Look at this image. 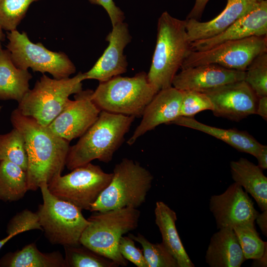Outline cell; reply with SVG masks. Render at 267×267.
I'll use <instances>...</instances> for the list:
<instances>
[{"label":"cell","instance_id":"cell-4","mask_svg":"<svg viewBox=\"0 0 267 267\" xmlns=\"http://www.w3.org/2000/svg\"><path fill=\"white\" fill-rule=\"evenodd\" d=\"M94 212L88 219L90 223L81 235L80 243L119 266H127L128 261L120 254L119 243L124 234L138 226L140 211L125 207Z\"/></svg>","mask_w":267,"mask_h":267},{"label":"cell","instance_id":"cell-20","mask_svg":"<svg viewBox=\"0 0 267 267\" xmlns=\"http://www.w3.org/2000/svg\"><path fill=\"white\" fill-rule=\"evenodd\" d=\"M205 262L210 267H240L246 260L232 228H221L212 236Z\"/></svg>","mask_w":267,"mask_h":267},{"label":"cell","instance_id":"cell-28","mask_svg":"<svg viewBox=\"0 0 267 267\" xmlns=\"http://www.w3.org/2000/svg\"><path fill=\"white\" fill-rule=\"evenodd\" d=\"M0 160L10 161L27 171L28 157L25 139L15 128L7 134H0Z\"/></svg>","mask_w":267,"mask_h":267},{"label":"cell","instance_id":"cell-19","mask_svg":"<svg viewBox=\"0 0 267 267\" xmlns=\"http://www.w3.org/2000/svg\"><path fill=\"white\" fill-rule=\"evenodd\" d=\"M260 0H227L224 9L216 17L206 22L186 19L185 27L190 43L206 39L222 33L258 4Z\"/></svg>","mask_w":267,"mask_h":267},{"label":"cell","instance_id":"cell-7","mask_svg":"<svg viewBox=\"0 0 267 267\" xmlns=\"http://www.w3.org/2000/svg\"><path fill=\"white\" fill-rule=\"evenodd\" d=\"M84 80L82 72L72 78L60 79L43 74L18 102L17 109L22 115L47 127L66 105L69 96L83 90Z\"/></svg>","mask_w":267,"mask_h":267},{"label":"cell","instance_id":"cell-11","mask_svg":"<svg viewBox=\"0 0 267 267\" xmlns=\"http://www.w3.org/2000/svg\"><path fill=\"white\" fill-rule=\"evenodd\" d=\"M265 52H267V36H251L222 42L205 50H191L181 69L215 64L245 71L255 58Z\"/></svg>","mask_w":267,"mask_h":267},{"label":"cell","instance_id":"cell-41","mask_svg":"<svg viewBox=\"0 0 267 267\" xmlns=\"http://www.w3.org/2000/svg\"><path fill=\"white\" fill-rule=\"evenodd\" d=\"M254 267H267V246H266L264 253L262 257L258 259H254L251 264Z\"/></svg>","mask_w":267,"mask_h":267},{"label":"cell","instance_id":"cell-2","mask_svg":"<svg viewBox=\"0 0 267 267\" xmlns=\"http://www.w3.org/2000/svg\"><path fill=\"white\" fill-rule=\"evenodd\" d=\"M134 118L101 111L97 120L78 141L70 146L65 166L72 171L95 159L104 163L110 162Z\"/></svg>","mask_w":267,"mask_h":267},{"label":"cell","instance_id":"cell-32","mask_svg":"<svg viewBox=\"0 0 267 267\" xmlns=\"http://www.w3.org/2000/svg\"><path fill=\"white\" fill-rule=\"evenodd\" d=\"M244 81L258 97L267 96V52L255 58L245 71Z\"/></svg>","mask_w":267,"mask_h":267},{"label":"cell","instance_id":"cell-21","mask_svg":"<svg viewBox=\"0 0 267 267\" xmlns=\"http://www.w3.org/2000/svg\"><path fill=\"white\" fill-rule=\"evenodd\" d=\"M171 124L203 132L221 140L240 152L251 154L255 157L262 145L246 131L213 127L201 123L193 117L179 116Z\"/></svg>","mask_w":267,"mask_h":267},{"label":"cell","instance_id":"cell-17","mask_svg":"<svg viewBox=\"0 0 267 267\" xmlns=\"http://www.w3.org/2000/svg\"><path fill=\"white\" fill-rule=\"evenodd\" d=\"M182 97V91L173 86L160 90L145 107L140 124L127 143L132 145L147 132L179 117Z\"/></svg>","mask_w":267,"mask_h":267},{"label":"cell","instance_id":"cell-39","mask_svg":"<svg viewBox=\"0 0 267 267\" xmlns=\"http://www.w3.org/2000/svg\"><path fill=\"white\" fill-rule=\"evenodd\" d=\"M258 160V166L262 170L267 169V146L262 145L261 148L256 157Z\"/></svg>","mask_w":267,"mask_h":267},{"label":"cell","instance_id":"cell-18","mask_svg":"<svg viewBox=\"0 0 267 267\" xmlns=\"http://www.w3.org/2000/svg\"><path fill=\"white\" fill-rule=\"evenodd\" d=\"M251 36H267V0H260L249 13L236 20L219 34L190 43L192 51L208 49L222 42Z\"/></svg>","mask_w":267,"mask_h":267},{"label":"cell","instance_id":"cell-40","mask_svg":"<svg viewBox=\"0 0 267 267\" xmlns=\"http://www.w3.org/2000/svg\"><path fill=\"white\" fill-rule=\"evenodd\" d=\"M255 221L261 230L262 233L267 236V210L262 211V213L257 215Z\"/></svg>","mask_w":267,"mask_h":267},{"label":"cell","instance_id":"cell-15","mask_svg":"<svg viewBox=\"0 0 267 267\" xmlns=\"http://www.w3.org/2000/svg\"><path fill=\"white\" fill-rule=\"evenodd\" d=\"M112 27L106 37L107 47L93 66L83 73L85 80L103 82L127 72L128 62L124 50L132 39L128 25L123 22Z\"/></svg>","mask_w":267,"mask_h":267},{"label":"cell","instance_id":"cell-10","mask_svg":"<svg viewBox=\"0 0 267 267\" xmlns=\"http://www.w3.org/2000/svg\"><path fill=\"white\" fill-rule=\"evenodd\" d=\"M112 177V173H105L100 166L90 162L74 169L66 175L59 176L47 187L57 198L82 210L90 211L91 205L109 185Z\"/></svg>","mask_w":267,"mask_h":267},{"label":"cell","instance_id":"cell-5","mask_svg":"<svg viewBox=\"0 0 267 267\" xmlns=\"http://www.w3.org/2000/svg\"><path fill=\"white\" fill-rule=\"evenodd\" d=\"M158 92L142 72L132 77L117 76L100 82L91 99L101 111L135 118L142 116Z\"/></svg>","mask_w":267,"mask_h":267},{"label":"cell","instance_id":"cell-31","mask_svg":"<svg viewBox=\"0 0 267 267\" xmlns=\"http://www.w3.org/2000/svg\"><path fill=\"white\" fill-rule=\"evenodd\" d=\"M41 0H0V25L8 32L16 30L30 5Z\"/></svg>","mask_w":267,"mask_h":267},{"label":"cell","instance_id":"cell-12","mask_svg":"<svg viewBox=\"0 0 267 267\" xmlns=\"http://www.w3.org/2000/svg\"><path fill=\"white\" fill-rule=\"evenodd\" d=\"M93 90L75 94L61 112L47 126L54 134L70 142L80 137L95 122L101 110L91 99Z\"/></svg>","mask_w":267,"mask_h":267},{"label":"cell","instance_id":"cell-30","mask_svg":"<svg viewBox=\"0 0 267 267\" xmlns=\"http://www.w3.org/2000/svg\"><path fill=\"white\" fill-rule=\"evenodd\" d=\"M128 236L141 245L148 267H178L176 259L162 242L152 243L139 233Z\"/></svg>","mask_w":267,"mask_h":267},{"label":"cell","instance_id":"cell-16","mask_svg":"<svg viewBox=\"0 0 267 267\" xmlns=\"http://www.w3.org/2000/svg\"><path fill=\"white\" fill-rule=\"evenodd\" d=\"M245 71L229 69L215 64L181 69L174 77L172 86L180 90L203 92L244 80Z\"/></svg>","mask_w":267,"mask_h":267},{"label":"cell","instance_id":"cell-24","mask_svg":"<svg viewBox=\"0 0 267 267\" xmlns=\"http://www.w3.org/2000/svg\"><path fill=\"white\" fill-rule=\"evenodd\" d=\"M32 78L28 70L15 65L7 49H0V100L20 102L30 89Z\"/></svg>","mask_w":267,"mask_h":267},{"label":"cell","instance_id":"cell-37","mask_svg":"<svg viewBox=\"0 0 267 267\" xmlns=\"http://www.w3.org/2000/svg\"><path fill=\"white\" fill-rule=\"evenodd\" d=\"M210 0H195V3L186 19H194L199 20L205 8Z\"/></svg>","mask_w":267,"mask_h":267},{"label":"cell","instance_id":"cell-27","mask_svg":"<svg viewBox=\"0 0 267 267\" xmlns=\"http://www.w3.org/2000/svg\"><path fill=\"white\" fill-rule=\"evenodd\" d=\"M67 267H117L112 260L80 244L64 246Z\"/></svg>","mask_w":267,"mask_h":267},{"label":"cell","instance_id":"cell-25","mask_svg":"<svg viewBox=\"0 0 267 267\" xmlns=\"http://www.w3.org/2000/svg\"><path fill=\"white\" fill-rule=\"evenodd\" d=\"M1 267H67L64 257L59 251L44 253L35 243L21 250L5 254L0 259Z\"/></svg>","mask_w":267,"mask_h":267},{"label":"cell","instance_id":"cell-35","mask_svg":"<svg viewBox=\"0 0 267 267\" xmlns=\"http://www.w3.org/2000/svg\"><path fill=\"white\" fill-rule=\"evenodd\" d=\"M119 251L122 256L137 267H148L142 251L137 248L130 237L123 236L119 243Z\"/></svg>","mask_w":267,"mask_h":267},{"label":"cell","instance_id":"cell-26","mask_svg":"<svg viewBox=\"0 0 267 267\" xmlns=\"http://www.w3.org/2000/svg\"><path fill=\"white\" fill-rule=\"evenodd\" d=\"M28 190L26 171L10 161L0 160V200L18 201Z\"/></svg>","mask_w":267,"mask_h":267},{"label":"cell","instance_id":"cell-22","mask_svg":"<svg viewBox=\"0 0 267 267\" xmlns=\"http://www.w3.org/2000/svg\"><path fill=\"white\" fill-rule=\"evenodd\" d=\"M154 214L155 223L162 236V243L176 259L178 267H194L177 231L176 212L163 201H157Z\"/></svg>","mask_w":267,"mask_h":267},{"label":"cell","instance_id":"cell-43","mask_svg":"<svg viewBox=\"0 0 267 267\" xmlns=\"http://www.w3.org/2000/svg\"><path fill=\"white\" fill-rule=\"evenodd\" d=\"M2 28H1V27L0 26V49H1V42L3 39V38H4V35H3V32H2Z\"/></svg>","mask_w":267,"mask_h":267},{"label":"cell","instance_id":"cell-23","mask_svg":"<svg viewBox=\"0 0 267 267\" xmlns=\"http://www.w3.org/2000/svg\"><path fill=\"white\" fill-rule=\"evenodd\" d=\"M231 177L257 202L262 211L267 210V178L263 170L246 158L230 163Z\"/></svg>","mask_w":267,"mask_h":267},{"label":"cell","instance_id":"cell-3","mask_svg":"<svg viewBox=\"0 0 267 267\" xmlns=\"http://www.w3.org/2000/svg\"><path fill=\"white\" fill-rule=\"evenodd\" d=\"M185 20L163 12L158 20L157 40L147 74L149 82L159 91L172 86L178 71L191 51Z\"/></svg>","mask_w":267,"mask_h":267},{"label":"cell","instance_id":"cell-6","mask_svg":"<svg viewBox=\"0 0 267 267\" xmlns=\"http://www.w3.org/2000/svg\"><path fill=\"white\" fill-rule=\"evenodd\" d=\"M112 174L111 182L91 205L90 211L137 208L145 202L154 178L147 169L125 158L115 166Z\"/></svg>","mask_w":267,"mask_h":267},{"label":"cell","instance_id":"cell-29","mask_svg":"<svg viewBox=\"0 0 267 267\" xmlns=\"http://www.w3.org/2000/svg\"><path fill=\"white\" fill-rule=\"evenodd\" d=\"M232 229L246 260L256 259L262 256L267 242L260 237L254 222L236 226Z\"/></svg>","mask_w":267,"mask_h":267},{"label":"cell","instance_id":"cell-8","mask_svg":"<svg viewBox=\"0 0 267 267\" xmlns=\"http://www.w3.org/2000/svg\"><path fill=\"white\" fill-rule=\"evenodd\" d=\"M47 186L44 183L40 187L43 203L36 212L46 238L52 244H81L80 238L89 222L81 209L52 195Z\"/></svg>","mask_w":267,"mask_h":267},{"label":"cell","instance_id":"cell-9","mask_svg":"<svg viewBox=\"0 0 267 267\" xmlns=\"http://www.w3.org/2000/svg\"><path fill=\"white\" fill-rule=\"evenodd\" d=\"M7 49L18 68L48 73L57 79L69 77L75 73V66L65 53L51 51L41 43H33L26 33L16 29L7 33Z\"/></svg>","mask_w":267,"mask_h":267},{"label":"cell","instance_id":"cell-34","mask_svg":"<svg viewBox=\"0 0 267 267\" xmlns=\"http://www.w3.org/2000/svg\"><path fill=\"white\" fill-rule=\"evenodd\" d=\"M39 229L43 231L37 214L25 209L14 215L9 221L6 227L7 235L14 236L24 232Z\"/></svg>","mask_w":267,"mask_h":267},{"label":"cell","instance_id":"cell-36","mask_svg":"<svg viewBox=\"0 0 267 267\" xmlns=\"http://www.w3.org/2000/svg\"><path fill=\"white\" fill-rule=\"evenodd\" d=\"M89 2L102 6L106 11L110 19L112 27L123 22L125 19L124 13L117 6L113 0H88Z\"/></svg>","mask_w":267,"mask_h":267},{"label":"cell","instance_id":"cell-38","mask_svg":"<svg viewBox=\"0 0 267 267\" xmlns=\"http://www.w3.org/2000/svg\"><path fill=\"white\" fill-rule=\"evenodd\" d=\"M255 114L259 115L267 121V96L258 97Z\"/></svg>","mask_w":267,"mask_h":267},{"label":"cell","instance_id":"cell-42","mask_svg":"<svg viewBox=\"0 0 267 267\" xmlns=\"http://www.w3.org/2000/svg\"><path fill=\"white\" fill-rule=\"evenodd\" d=\"M15 236L13 234H8L4 237V238L0 240V249L2 248V247L10 239H11L12 238L14 237Z\"/></svg>","mask_w":267,"mask_h":267},{"label":"cell","instance_id":"cell-13","mask_svg":"<svg viewBox=\"0 0 267 267\" xmlns=\"http://www.w3.org/2000/svg\"><path fill=\"white\" fill-rule=\"evenodd\" d=\"M209 207L218 229L254 222L259 213L248 193L235 182L223 193L211 196Z\"/></svg>","mask_w":267,"mask_h":267},{"label":"cell","instance_id":"cell-33","mask_svg":"<svg viewBox=\"0 0 267 267\" xmlns=\"http://www.w3.org/2000/svg\"><path fill=\"white\" fill-rule=\"evenodd\" d=\"M212 109V102L204 92L196 90L182 91L180 116L193 117L200 112Z\"/></svg>","mask_w":267,"mask_h":267},{"label":"cell","instance_id":"cell-1","mask_svg":"<svg viewBox=\"0 0 267 267\" xmlns=\"http://www.w3.org/2000/svg\"><path fill=\"white\" fill-rule=\"evenodd\" d=\"M14 128L23 135L28 157V190L36 191L61 175L70 147L69 141L53 134L47 127L22 115L16 108L10 115Z\"/></svg>","mask_w":267,"mask_h":267},{"label":"cell","instance_id":"cell-14","mask_svg":"<svg viewBox=\"0 0 267 267\" xmlns=\"http://www.w3.org/2000/svg\"><path fill=\"white\" fill-rule=\"evenodd\" d=\"M211 100L214 115L239 122L256 114L258 97L244 81L226 84L203 91Z\"/></svg>","mask_w":267,"mask_h":267}]
</instances>
